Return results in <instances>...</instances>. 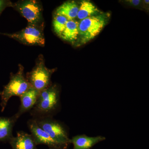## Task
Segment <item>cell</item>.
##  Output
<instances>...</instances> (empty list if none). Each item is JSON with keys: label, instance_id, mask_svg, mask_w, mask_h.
<instances>
[{"label": "cell", "instance_id": "cell-1", "mask_svg": "<svg viewBox=\"0 0 149 149\" xmlns=\"http://www.w3.org/2000/svg\"><path fill=\"white\" fill-rule=\"evenodd\" d=\"M110 15L107 13H102L80 20L78 26L79 36L74 45L82 46L95 38L108 22Z\"/></svg>", "mask_w": 149, "mask_h": 149}, {"label": "cell", "instance_id": "cell-2", "mask_svg": "<svg viewBox=\"0 0 149 149\" xmlns=\"http://www.w3.org/2000/svg\"><path fill=\"white\" fill-rule=\"evenodd\" d=\"M60 105V92L56 85L49 87L40 92L32 113L38 117L51 116L57 111Z\"/></svg>", "mask_w": 149, "mask_h": 149}, {"label": "cell", "instance_id": "cell-3", "mask_svg": "<svg viewBox=\"0 0 149 149\" xmlns=\"http://www.w3.org/2000/svg\"><path fill=\"white\" fill-rule=\"evenodd\" d=\"M31 87L24 75V67L21 64L19 65L17 72L15 74L11 73L8 84L4 86L1 92H0L1 111L4 110L8 102L11 97H19Z\"/></svg>", "mask_w": 149, "mask_h": 149}, {"label": "cell", "instance_id": "cell-4", "mask_svg": "<svg viewBox=\"0 0 149 149\" xmlns=\"http://www.w3.org/2000/svg\"><path fill=\"white\" fill-rule=\"evenodd\" d=\"M55 71L54 69H49L46 67L44 57L40 54L35 66L25 77L32 88L41 92L52 85L51 77Z\"/></svg>", "mask_w": 149, "mask_h": 149}, {"label": "cell", "instance_id": "cell-5", "mask_svg": "<svg viewBox=\"0 0 149 149\" xmlns=\"http://www.w3.org/2000/svg\"><path fill=\"white\" fill-rule=\"evenodd\" d=\"M39 126L49 135L51 138L65 148L70 143L68 130L61 122L51 116L34 118Z\"/></svg>", "mask_w": 149, "mask_h": 149}, {"label": "cell", "instance_id": "cell-6", "mask_svg": "<svg viewBox=\"0 0 149 149\" xmlns=\"http://www.w3.org/2000/svg\"><path fill=\"white\" fill-rule=\"evenodd\" d=\"M44 28L45 24L36 25L28 24L27 27L21 31L12 34L2 33V35L26 45L44 47L45 44Z\"/></svg>", "mask_w": 149, "mask_h": 149}, {"label": "cell", "instance_id": "cell-7", "mask_svg": "<svg viewBox=\"0 0 149 149\" xmlns=\"http://www.w3.org/2000/svg\"><path fill=\"white\" fill-rule=\"evenodd\" d=\"M13 8L28 22V24H45L41 3L36 0H23L13 3Z\"/></svg>", "mask_w": 149, "mask_h": 149}, {"label": "cell", "instance_id": "cell-8", "mask_svg": "<svg viewBox=\"0 0 149 149\" xmlns=\"http://www.w3.org/2000/svg\"><path fill=\"white\" fill-rule=\"evenodd\" d=\"M31 135L37 146L44 144L49 148L55 149H66L60 144L57 143L49 136L47 132L40 128L34 119H31L27 122Z\"/></svg>", "mask_w": 149, "mask_h": 149}, {"label": "cell", "instance_id": "cell-9", "mask_svg": "<svg viewBox=\"0 0 149 149\" xmlns=\"http://www.w3.org/2000/svg\"><path fill=\"white\" fill-rule=\"evenodd\" d=\"M40 93V92L31 87L19 97L21 102L20 107L18 111L15 114L17 118H19L23 113L32 109L36 103Z\"/></svg>", "mask_w": 149, "mask_h": 149}, {"label": "cell", "instance_id": "cell-10", "mask_svg": "<svg viewBox=\"0 0 149 149\" xmlns=\"http://www.w3.org/2000/svg\"><path fill=\"white\" fill-rule=\"evenodd\" d=\"M8 143L12 149H38L31 134L19 131L16 136L13 137Z\"/></svg>", "mask_w": 149, "mask_h": 149}, {"label": "cell", "instance_id": "cell-11", "mask_svg": "<svg viewBox=\"0 0 149 149\" xmlns=\"http://www.w3.org/2000/svg\"><path fill=\"white\" fill-rule=\"evenodd\" d=\"M105 140V137L103 136L89 137L83 134L72 137L70 139V143L73 145L72 149H91L96 144Z\"/></svg>", "mask_w": 149, "mask_h": 149}, {"label": "cell", "instance_id": "cell-12", "mask_svg": "<svg viewBox=\"0 0 149 149\" xmlns=\"http://www.w3.org/2000/svg\"><path fill=\"white\" fill-rule=\"evenodd\" d=\"M18 119L15 115L11 117H0V142H8L13 137V129Z\"/></svg>", "mask_w": 149, "mask_h": 149}, {"label": "cell", "instance_id": "cell-13", "mask_svg": "<svg viewBox=\"0 0 149 149\" xmlns=\"http://www.w3.org/2000/svg\"><path fill=\"white\" fill-rule=\"evenodd\" d=\"M79 6L74 1L63 3L56 9L55 15L64 17L68 20L75 19L77 18Z\"/></svg>", "mask_w": 149, "mask_h": 149}, {"label": "cell", "instance_id": "cell-14", "mask_svg": "<svg viewBox=\"0 0 149 149\" xmlns=\"http://www.w3.org/2000/svg\"><path fill=\"white\" fill-rule=\"evenodd\" d=\"M79 22L76 19L68 20L60 38L64 41L74 45L79 36Z\"/></svg>", "mask_w": 149, "mask_h": 149}, {"label": "cell", "instance_id": "cell-15", "mask_svg": "<svg viewBox=\"0 0 149 149\" xmlns=\"http://www.w3.org/2000/svg\"><path fill=\"white\" fill-rule=\"evenodd\" d=\"M102 13V12L90 1H81L79 6L77 18L80 21Z\"/></svg>", "mask_w": 149, "mask_h": 149}, {"label": "cell", "instance_id": "cell-16", "mask_svg": "<svg viewBox=\"0 0 149 149\" xmlns=\"http://www.w3.org/2000/svg\"><path fill=\"white\" fill-rule=\"evenodd\" d=\"M68 20L64 17L55 15L53 20V27L56 35L60 37Z\"/></svg>", "mask_w": 149, "mask_h": 149}, {"label": "cell", "instance_id": "cell-17", "mask_svg": "<svg viewBox=\"0 0 149 149\" xmlns=\"http://www.w3.org/2000/svg\"><path fill=\"white\" fill-rule=\"evenodd\" d=\"M13 3L8 0H0V15L3 10L8 7H12Z\"/></svg>", "mask_w": 149, "mask_h": 149}, {"label": "cell", "instance_id": "cell-18", "mask_svg": "<svg viewBox=\"0 0 149 149\" xmlns=\"http://www.w3.org/2000/svg\"><path fill=\"white\" fill-rule=\"evenodd\" d=\"M131 5H133L134 6H138L141 4V1L140 0H130L127 1Z\"/></svg>", "mask_w": 149, "mask_h": 149}, {"label": "cell", "instance_id": "cell-19", "mask_svg": "<svg viewBox=\"0 0 149 149\" xmlns=\"http://www.w3.org/2000/svg\"><path fill=\"white\" fill-rule=\"evenodd\" d=\"M49 149H55L52 148H49Z\"/></svg>", "mask_w": 149, "mask_h": 149}, {"label": "cell", "instance_id": "cell-20", "mask_svg": "<svg viewBox=\"0 0 149 149\" xmlns=\"http://www.w3.org/2000/svg\"><path fill=\"white\" fill-rule=\"evenodd\" d=\"M1 34H2V33H0V35H1Z\"/></svg>", "mask_w": 149, "mask_h": 149}]
</instances>
